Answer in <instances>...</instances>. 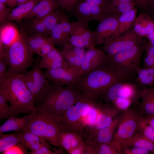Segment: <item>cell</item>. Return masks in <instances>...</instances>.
<instances>
[{
    "label": "cell",
    "instance_id": "1",
    "mask_svg": "<svg viewBox=\"0 0 154 154\" xmlns=\"http://www.w3.org/2000/svg\"><path fill=\"white\" fill-rule=\"evenodd\" d=\"M127 80L115 70L108 61L82 76L74 86L80 92L82 98L96 102L113 84Z\"/></svg>",
    "mask_w": 154,
    "mask_h": 154
},
{
    "label": "cell",
    "instance_id": "2",
    "mask_svg": "<svg viewBox=\"0 0 154 154\" xmlns=\"http://www.w3.org/2000/svg\"><path fill=\"white\" fill-rule=\"evenodd\" d=\"M51 82L40 99L35 103V106L53 116H60L76 103L82 94L74 86H65Z\"/></svg>",
    "mask_w": 154,
    "mask_h": 154
},
{
    "label": "cell",
    "instance_id": "3",
    "mask_svg": "<svg viewBox=\"0 0 154 154\" xmlns=\"http://www.w3.org/2000/svg\"><path fill=\"white\" fill-rule=\"evenodd\" d=\"M0 93L19 115L21 113L29 114L36 109L33 96L20 74L9 72L0 85Z\"/></svg>",
    "mask_w": 154,
    "mask_h": 154
},
{
    "label": "cell",
    "instance_id": "4",
    "mask_svg": "<svg viewBox=\"0 0 154 154\" xmlns=\"http://www.w3.org/2000/svg\"><path fill=\"white\" fill-rule=\"evenodd\" d=\"M28 116L24 130L44 139L50 145L62 148L58 139L60 124L51 114L44 110L36 108Z\"/></svg>",
    "mask_w": 154,
    "mask_h": 154
},
{
    "label": "cell",
    "instance_id": "5",
    "mask_svg": "<svg viewBox=\"0 0 154 154\" xmlns=\"http://www.w3.org/2000/svg\"><path fill=\"white\" fill-rule=\"evenodd\" d=\"M148 41L147 39L142 38L138 44L108 58L109 63L127 80L132 75L137 74L140 68L141 58Z\"/></svg>",
    "mask_w": 154,
    "mask_h": 154
},
{
    "label": "cell",
    "instance_id": "6",
    "mask_svg": "<svg viewBox=\"0 0 154 154\" xmlns=\"http://www.w3.org/2000/svg\"><path fill=\"white\" fill-rule=\"evenodd\" d=\"M26 37L24 33H20L17 40L5 50V57L7 62L9 73H25L35 62L34 54L27 46Z\"/></svg>",
    "mask_w": 154,
    "mask_h": 154
},
{
    "label": "cell",
    "instance_id": "7",
    "mask_svg": "<svg viewBox=\"0 0 154 154\" xmlns=\"http://www.w3.org/2000/svg\"><path fill=\"white\" fill-rule=\"evenodd\" d=\"M97 102H92L82 97L62 115L53 117L64 128L76 130L84 134L85 129L84 117Z\"/></svg>",
    "mask_w": 154,
    "mask_h": 154
},
{
    "label": "cell",
    "instance_id": "8",
    "mask_svg": "<svg viewBox=\"0 0 154 154\" xmlns=\"http://www.w3.org/2000/svg\"><path fill=\"white\" fill-rule=\"evenodd\" d=\"M139 110L130 108L124 110L115 133L113 139L121 144L138 131V123L141 115Z\"/></svg>",
    "mask_w": 154,
    "mask_h": 154
},
{
    "label": "cell",
    "instance_id": "9",
    "mask_svg": "<svg viewBox=\"0 0 154 154\" xmlns=\"http://www.w3.org/2000/svg\"><path fill=\"white\" fill-rule=\"evenodd\" d=\"M112 0H80L79 12L86 22L100 21L110 14Z\"/></svg>",
    "mask_w": 154,
    "mask_h": 154
},
{
    "label": "cell",
    "instance_id": "10",
    "mask_svg": "<svg viewBox=\"0 0 154 154\" xmlns=\"http://www.w3.org/2000/svg\"><path fill=\"white\" fill-rule=\"evenodd\" d=\"M42 69L39 65V61H38L31 70L20 74L31 93L35 103L40 99L50 83Z\"/></svg>",
    "mask_w": 154,
    "mask_h": 154
},
{
    "label": "cell",
    "instance_id": "11",
    "mask_svg": "<svg viewBox=\"0 0 154 154\" xmlns=\"http://www.w3.org/2000/svg\"><path fill=\"white\" fill-rule=\"evenodd\" d=\"M88 24L78 21L71 23L69 44L88 49L96 48V32L90 30Z\"/></svg>",
    "mask_w": 154,
    "mask_h": 154
},
{
    "label": "cell",
    "instance_id": "12",
    "mask_svg": "<svg viewBox=\"0 0 154 154\" xmlns=\"http://www.w3.org/2000/svg\"><path fill=\"white\" fill-rule=\"evenodd\" d=\"M133 27L113 40L103 45L102 49L106 52L108 58L130 48L141 41L142 38L136 33Z\"/></svg>",
    "mask_w": 154,
    "mask_h": 154
},
{
    "label": "cell",
    "instance_id": "13",
    "mask_svg": "<svg viewBox=\"0 0 154 154\" xmlns=\"http://www.w3.org/2000/svg\"><path fill=\"white\" fill-rule=\"evenodd\" d=\"M121 14L112 13L100 21L96 31L97 44L103 45L119 35L118 19Z\"/></svg>",
    "mask_w": 154,
    "mask_h": 154
},
{
    "label": "cell",
    "instance_id": "14",
    "mask_svg": "<svg viewBox=\"0 0 154 154\" xmlns=\"http://www.w3.org/2000/svg\"><path fill=\"white\" fill-rule=\"evenodd\" d=\"M43 72L48 79L62 86H74L82 76L79 70L70 67L46 70Z\"/></svg>",
    "mask_w": 154,
    "mask_h": 154
},
{
    "label": "cell",
    "instance_id": "15",
    "mask_svg": "<svg viewBox=\"0 0 154 154\" xmlns=\"http://www.w3.org/2000/svg\"><path fill=\"white\" fill-rule=\"evenodd\" d=\"M118 112V109L114 105L101 103L100 113L96 122L86 129L88 132L86 141L92 140L99 130L110 124Z\"/></svg>",
    "mask_w": 154,
    "mask_h": 154
},
{
    "label": "cell",
    "instance_id": "16",
    "mask_svg": "<svg viewBox=\"0 0 154 154\" xmlns=\"http://www.w3.org/2000/svg\"><path fill=\"white\" fill-rule=\"evenodd\" d=\"M108 58L102 49L96 48L86 51L79 71L82 76L108 62Z\"/></svg>",
    "mask_w": 154,
    "mask_h": 154
},
{
    "label": "cell",
    "instance_id": "17",
    "mask_svg": "<svg viewBox=\"0 0 154 154\" xmlns=\"http://www.w3.org/2000/svg\"><path fill=\"white\" fill-rule=\"evenodd\" d=\"M71 23L63 11L58 22L52 30L50 36L54 46L64 47L69 44Z\"/></svg>",
    "mask_w": 154,
    "mask_h": 154
},
{
    "label": "cell",
    "instance_id": "18",
    "mask_svg": "<svg viewBox=\"0 0 154 154\" xmlns=\"http://www.w3.org/2000/svg\"><path fill=\"white\" fill-rule=\"evenodd\" d=\"M84 134L79 131L60 126L58 139L62 148L68 153L78 145L84 139Z\"/></svg>",
    "mask_w": 154,
    "mask_h": 154
},
{
    "label": "cell",
    "instance_id": "19",
    "mask_svg": "<svg viewBox=\"0 0 154 154\" xmlns=\"http://www.w3.org/2000/svg\"><path fill=\"white\" fill-rule=\"evenodd\" d=\"M60 7L58 0H40L25 18L31 21L40 20Z\"/></svg>",
    "mask_w": 154,
    "mask_h": 154
},
{
    "label": "cell",
    "instance_id": "20",
    "mask_svg": "<svg viewBox=\"0 0 154 154\" xmlns=\"http://www.w3.org/2000/svg\"><path fill=\"white\" fill-rule=\"evenodd\" d=\"M86 52L85 48L70 44L63 47L60 51L64 59L70 66L79 70Z\"/></svg>",
    "mask_w": 154,
    "mask_h": 154
},
{
    "label": "cell",
    "instance_id": "21",
    "mask_svg": "<svg viewBox=\"0 0 154 154\" xmlns=\"http://www.w3.org/2000/svg\"><path fill=\"white\" fill-rule=\"evenodd\" d=\"M41 58L39 65L42 69L49 70L62 67H70L60 51L55 47Z\"/></svg>",
    "mask_w": 154,
    "mask_h": 154
},
{
    "label": "cell",
    "instance_id": "22",
    "mask_svg": "<svg viewBox=\"0 0 154 154\" xmlns=\"http://www.w3.org/2000/svg\"><path fill=\"white\" fill-rule=\"evenodd\" d=\"M139 98L141 99L138 107L143 116L154 115V86L145 87L140 90Z\"/></svg>",
    "mask_w": 154,
    "mask_h": 154
},
{
    "label": "cell",
    "instance_id": "23",
    "mask_svg": "<svg viewBox=\"0 0 154 154\" xmlns=\"http://www.w3.org/2000/svg\"><path fill=\"white\" fill-rule=\"evenodd\" d=\"M133 27L138 35L142 38H146L154 29V19L148 13L141 12L137 17Z\"/></svg>",
    "mask_w": 154,
    "mask_h": 154
},
{
    "label": "cell",
    "instance_id": "24",
    "mask_svg": "<svg viewBox=\"0 0 154 154\" xmlns=\"http://www.w3.org/2000/svg\"><path fill=\"white\" fill-rule=\"evenodd\" d=\"M121 117H114L112 122L109 125L99 130L95 137L92 140L86 141L93 144L108 143L113 139L114 135L118 125Z\"/></svg>",
    "mask_w": 154,
    "mask_h": 154
},
{
    "label": "cell",
    "instance_id": "25",
    "mask_svg": "<svg viewBox=\"0 0 154 154\" xmlns=\"http://www.w3.org/2000/svg\"><path fill=\"white\" fill-rule=\"evenodd\" d=\"M20 34L17 28L12 24H5L1 26L0 51L5 50L16 41Z\"/></svg>",
    "mask_w": 154,
    "mask_h": 154
},
{
    "label": "cell",
    "instance_id": "26",
    "mask_svg": "<svg viewBox=\"0 0 154 154\" xmlns=\"http://www.w3.org/2000/svg\"><path fill=\"white\" fill-rule=\"evenodd\" d=\"M28 117V114L22 117L15 116L7 119L0 127V135L11 131L16 133L22 132L25 128Z\"/></svg>",
    "mask_w": 154,
    "mask_h": 154
},
{
    "label": "cell",
    "instance_id": "27",
    "mask_svg": "<svg viewBox=\"0 0 154 154\" xmlns=\"http://www.w3.org/2000/svg\"><path fill=\"white\" fill-rule=\"evenodd\" d=\"M122 146H133L145 149L154 153V142L139 131L129 139L122 142Z\"/></svg>",
    "mask_w": 154,
    "mask_h": 154
},
{
    "label": "cell",
    "instance_id": "28",
    "mask_svg": "<svg viewBox=\"0 0 154 154\" xmlns=\"http://www.w3.org/2000/svg\"><path fill=\"white\" fill-rule=\"evenodd\" d=\"M40 0H29L17 6L12 9L8 18L11 21H19L25 18L34 6Z\"/></svg>",
    "mask_w": 154,
    "mask_h": 154
},
{
    "label": "cell",
    "instance_id": "29",
    "mask_svg": "<svg viewBox=\"0 0 154 154\" xmlns=\"http://www.w3.org/2000/svg\"><path fill=\"white\" fill-rule=\"evenodd\" d=\"M21 143L27 149L31 152L35 151L48 142L32 132L23 130L22 132Z\"/></svg>",
    "mask_w": 154,
    "mask_h": 154
},
{
    "label": "cell",
    "instance_id": "30",
    "mask_svg": "<svg viewBox=\"0 0 154 154\" xmlns=\"http://www.w3.org/2000/svg\"><path fill=\"white\" fill-rule=\"evenodd\" d=\"M137 11L135 7L120 15L118 19L119 35L133 27L137 17Z\"/></svg>",
    "mask_w": 154,
    "mask_h": 154
},
{
    "label": "cell",
    "instance_id": "31",
    "mask_svg": "<svg viewBox=\"0 0 154 154\" xmlns=\"http://www.w3.org/2000/svg\"><path fill=\"white\" fill-rule=\"evenodd\" d=\"M136 83L144 86L152 87L154 86V68H140L137 72Z\"/></svg>",
    "mask_w": 154,
    "mask_h": 154
},
{
    "label": "cell",
    "instance_id": "32",
    "mask_svg": "<svg viewBox=\"0 0 154 154\" xmlns=\"http://www.w3.org/2000/svg\"><path fill=\"white\" fill-rule=\"evenodd\" d=\"M22 132L0 135V153H2L13 146L21 143Z\"/></svg>",
    "mask_w": 154,
    "mask_h": 154
},
{
    "label": "cell",
    "instance_id": "33",
    "mask_svg": "<svg viewBox=\"0 0 154 154\" xmlns=\"http://www.w3.org/2000/svg\"><path fill=\"white\" fill-rule=\"evenodd\" d=\"M121 145L113 139L111 142L96 144V154H122Z\"/></svg>",
    "mask_w": 154,
    "mask_h": 154
},
{
    "label": "cell",
    "instance_id": "34",
    "mask_svg": "<svg viewBox=\"0 0 154 154\" xmlns=\"http://www.w3.org/2000/svg\"><path fill=\"white\" fill-rule=\"evenodd\" d=\"M49 37L36 33L26 37V41L30 50L33 53L35 52L47 40Z\"/></svg>",
    "mask_w": 154,
    "mask_h": 154
},
{
    "label": "cell",
    "instance_id": "35",
    "mask_svg": "<svg viewBox=\"0 0 154 154\" xmlns=\"http://www.w3.org/2000/svg\"><path fill=\"white\" fill-rule=\"evenodd\" d=\"M63 11L57 9L40 19L46 28L49 35L50 36L51 31L59 20Z\"/></svg>",
    "mask_w": 154,
    "mask_h": 154
},
{
    "label": "cell",
    "instance_id": "36",
    "mask_svg": "<svg viewBox=\"0 0 154 154\" xmlns=\"http://www.w3.org/2000/svg\"><path fill=\"white\" fill-rule=\"evenodd\" d=\"M8 100L5 97L0 93V119H6L18 116L19 114L8 103Z\"/></svg>",
    "mask_w": 154,
    "mask_h": 154
},
{
    "label": "cell",
    "instance_id": "37",
    "mask_svg": "<svg viewBox=\"0 0 154 154\" xmlns=\"http://www.w3.org/2000/svg\"><path fill=\"white\" fill-rule=\"evenodd\" d=\"M136 7L135 2H121L112 1L110 13L121 14L128 12Z\"/></svg>",
    "mask_w": 154,
    "mask_h": 154
},
{
    "label": "cell",
    "instance_id": "38",
    "mask_svg": "<svg viewBox=\"0 0 154 154\" xmlns=\"http://www.w3.org/2000/svg\"><path fill=\"white\" fill-rule=\"evenodd\" d=\"M143 68H154V46L148 41L145 48Z\"/></svg>",
    "mask_w": 154,
    "mask_h": 154
},
{
    "label": "cell",
    "instance_id": "39",
    "mask_svg": "<svg viewBox=\"0 0 154 154\" xmlns=\"http://www.w3.org/2000/svg\"><path fill=\"white\" fill-rule=\"evenodd\" d=\"M141 114L138 123V131L150 140L154 142V129L143 119Z\"/></svg>",
    "mask_w": 154,
    "mask_h": 154
},
{
    "label": "cell",
    "instance_id": "40",
    "mask_svg": "<svg viewBox=\"0 0 154 154\" xmlns=\"http://www.w3.org/2000/svg\"><path fill=\"white\" fill-rule=\"evenodd\" d=\"M48 142L42 145L38 150L27 153L29 154H65L63 149L58 148V149L52 148Z\"/></svg>",
    "mask_w": 154,
    "mask_h": 154
},
{
    "label": "cell",
    "instance_id": "41",
    "mask_svg": "<svg viewBox=\"0 0 154 154\" xmlns=\"http://www.w3.org/2000/svg\"><path fill=\"white\" fill-rule=\"evenodd\" d=\"M53 41L50 36L47 40L35 52L41 58L44 56L54 48Z\"/></svg>",
    "mask_w": 154,
    "mask_h": 154
},
{
    "label": "cell",
    "instance_id": "42",
    "mask_svg": "<svg viewBox=\"0 0 154 154\" xmlns=\"http://www.w3.org/2000/svg\"><path fill=\"white\" fill-rule=\"evenodd\" d=\"M31 29L33 34H38L48 37L47 30L40 20L31 21Z\"/></svg>",
    "mask_w": 154,
    "mask_h": 154
},
{
    "label": "cell",
    "instance_id": "43",
    "mask_svg": "<svg viewBox=\"0 0 154 154\" xmlns=\"http://www.w3.org/2000/svg\"><path fill=\"white\" fill-rule=\"evenodd\" d=\"M122 154H151L147 150L133 146H125L122 147Z\"/></svg>",
    "mask_w": 154,
    "mask_h": 154
},
{
    "label": "cell",
    "instance_id": "44",
    "mask_svg": "<svg viewBox=\"0 0 154 154\" xmlns=\"http://www.w3.org/2000/svg\"><path fill=\"white\" fill-rule=\"evenodd\" d=\"M80 0H58L61 8L67 13H71L77 3Z\"/></svg>",
    "mask_w": 154,
    "mask_h": 154
},
{
    "label": "cell",
    "instance_id": "45",
    "mask_svg": "<svg viewBox=\"0 0 154 154\" xmlns=\"http://www.w3.org/2000/svg\"><path fill=\"white\" fill-rule=\"evenodd\" d=\"M8 63L5 57L0 58V85L7 77L9 72L7 70Z\"/></svg>",
    "mask_w": 154,
    "mask_h": 154
},
{
    "label": "cell",
    "instance_id": "46",
    "mask_svg": "<svg viewBox=\"0 0 154 154\" xmlns=\"http://www.w3.org/2000/svg\"><path fill=\"white\" fill-rule=\"evenodd\" d=\"M133 101L127 99L117 98L113 102V103L117 109L124 110L128 108V107Z\"/></svg>",
    "mask_w": 154,
    "mask_h": 154
},
{
    "label": "cell",
    "instance_id": "47",
    "mask_svg": "<svg viewBox=\"0 0 154 154\" xmlns=\"http://www.w3.org/2000/svg\"><path fill=\"white\" fill-rule=\"evenodd\" d=\"M12 10L4 3L0 2V22L3 24L7 20Z\"/></svg>",
    "mask_w": 154,
    "mask_h": 154
},
{
    "label": "cell",
    "instance_id": "48",
    "mask_svg": "<svg viewBox=\"0 0 154 154\" xmlns=\"http://www.w3.org/2000/svg\"><path fill=\"white\" fill-rule=\"evenodd\" d=\"M27 149L19 143L10 148L2 154H27Z\"/></svg>",
    "mask_w": 154,
    "mask_h": 154
},
{
    "label": "cell",
    "instance_id": "49",
    "mask_svg": "<svg viewBox=\"0 0 154 154\" xmlns=\"http://www.w3.org/2000/svg\"><path fill=\"white\" fill-rule=\"evenodd\" d=\"M88 147L86 141L83 139L75 148L69 151V154H85Z\"/></svg>",
    "mask_w": 154,
    "mask_h": 154
},
{
    "label": "cell",
    "instance_id": "50",
    "mask_svg": "<svg viewBox=\"0 0 154 154\" xmlns=\"http://www.w3.org/2000/svg\"><path fill=\"white\" fill-rule=\"evenodd\" d=\"M152 0H135V7L141 11L145 12L147 11L148 7Z\"/></svg>",
    "mask_w": 154,
    "mask_h": 154
},
{
    "label": "cell",
    "instance_id": "51",
    "mask_svg": "<svg viewBox=\"0 0 154 154\" xmlns=\"http://www.w3.org/2000/svg\"><path fill=\"white\" fill-rule=\"evenodd\" d=\"M88 147L85 154H96V144L90 142H86Z\"/></svg>",
    "mask_w": 154,
    "mask_h": 154
},
{
    "label": "cell",
    "instance_id": "52",
    "mask_svg": "<svg viewBox=\"0 0 154 154\" xmlns=\"http://www.w3.org/2000/svg\"><path fill=\"white\" fill-rule=\"evenodd\" d=\"M143 119L146 123L154 129V115L143 116Z\"/></svg>",
    "mask_w": 154,
    "mask_h": 154
},
{
    "label": "cell",
    "instance_id": "53",
    "mask_svg": "<svg viewBox=\"0 0 154 154\" xmlns=\"http://www.w3.org/2000/svg\"><path fill=\"white\" fill-rule=\"evenodd\" d=\"M149 42L154 46V29L146 38Z\"/></svg>",
    "mask_w": 154,
    "mask_h": 154
},
{
    "label": "cell",
    "instance_id": "54",
    "mask_svg": "<svg viewBox=\"0 0 154 154\" xmlns=\"http://www.w3.org/2000/svg\"><path fill=\"white\" fill-rule=\"evenodd\" d=\"M149 11V14L150 16L154 15V0H152L150 4L147 11Z\"/></svg>",
    "mask_w": 154,
    "mask_h": 154
},
{
    "label": "cell",
    "instance_id": "55",
    "mask_svg": "<svg viewBox=\"0 0 154 154\" xmlns=\"http://www.w3.org/2000/svg\"><path fill=\"white\" fill-rule=\"evenodd\" d=\"M135 0H112V1L121 2H130L134 1Z\"/></svg>",
    "mask_w": 154,
    "mask_h": 154
},
{
    "label": "cell",
    "instance_id": "56",
    "mask_svg": "<svg viewBox=\"0 0 154 154\" xmlns=\"http://www.w3.org/2000/svg\"><path fill=\"white\" fill-rule=\"evenodd\" d=\"M9 0H0V2L5 4L6 5Z\"/></svg>",
    "mask_w": 154,
    "mask_h": 154
},
{
    "label": "cell",
    "instance_id": "57",
    "mask_svg": "<svg viewBox=\"0 0 154 154\" xmlns=\"http://www.w3.org/2000/svg\"><path fill=\"white\" fill-rule=\"evenodd\" d=\"M152 17V18L154 19V15H152V16H151Z\"/></svg>",
    "mask_w": 154,
    "mask_h": 154
},
{
    "label": "cell",
    "instance_id": "58",
    "mask_svg": "<svg viewBox=\"0 0 154 154\" xmlns=\"http://www.w3.org/2000/svg\"></svg>",
    "mask_w": 154,
    "mask_h": 154
}]
</instances>
